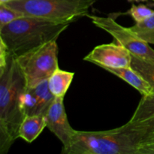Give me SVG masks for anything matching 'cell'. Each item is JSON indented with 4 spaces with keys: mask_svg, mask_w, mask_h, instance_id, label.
<instances>
[{
    "mask_svg": "<svg viewBox=\"0 0 154 154\" xmlns=\"http://www.w3.org/2000/svg\"><path fill=\"white\" fill-rule=\"evenodd\" d=\"M126 14L132 17L135 23H139L151 17L154 14V10L144 5L132 4Z\"/></svg>",
    "mask_w": 154,
    "mask_h": 154,
    "instance_id": "2e32d148",
    "label": "cell"
},
{
    "mask_svg": "<svg viewBox=\"0 0 154 154\" xmlns=\"http://www.w3.org/2000/svg\"><path fill=\"white\" fill-rule=\"evenodd\" d=\"M148 0H128L129 2H147ZM154 1V0H152Z\"/></svg>",
    "mask_w": 154,
    "mask_h": 154,
    "instance_id": "44dd1931",
    "label": "cell"
},
{
    "mask_svg": "<svg viewBox=\"0 0 154 154\" xmlns=\"http://www.w3.org/2000/svg\"><path fill=\"white\" fill-rule=\"evenodd\" d=\"M132 68L147 81L154 92V59L143 58L132 54Z\"/></svg>",
    "mask_w": 154,
    "mask_h": 154,
    "instance_id": "4fadbf2b",
    "label": "cell"
},
{
    "mask_svg": "<svg viewBox=\"0 0 154 154\" xmlns=\"http://www.w3.org/2000/svg\"><path fill=\"white\" fill-rule=\"evenodd\" d=\"M75 73L67 71L57 69L48 78V87L55 97H63L66 96L72 81Z\"/></svg>",
    "mask_w": 154,
    "mask_h": 154,
    "instance_id": "7c38bea8",
    "label": "cell"
},
{
    "mask_svg": "<svg viewBox=\"0 0 154 154\" xmlns=\"http://www.w3.org/2000/svg\"><path fill=\"white\" fill-rule=\"evenodd\" d=\"M130 29L141 40L154 45V14L141 22L135 23Z\"/></svg>",
    "mask_w": 154,
    "mask_h": 154,
    "instance_id": "9a60e30c",
    "label": "cell"
},
{
    "mask_svg": "<svg viewBox=\"0 0 154 154\" xmlns=\"http://www.w3.org/2000/svg\"><path fill=\"white\" fill-rule=\"evenodd\" d=\"M153 2H154V1H153Z\"/></svg>",
    "mask_w": 154,
    "mask_h": 154,
    "instance_id": "603a6c76",
    "label": "cell"
},
{
    "mask_svg": "<svg viewBox=\"0 0 154 154\" xmlns=\"http://www.w3.org/2000/svg\"><path fill=\"white\" fill-rule=\"evenodd\" d=\"M9 55L10 54L5 44L0 40V69H3L5 66Z\"/></svg>",
    "mask_w": 154,
    "mask_h": 154,
    "instance_id": "ac0fdd59",
    "label": "cell"
},
{
    "mask_svg": "<svg viewBox=\"0 0 154 154\" xmlns=\"http://www.w3.org/2000/svg\"><path fill=\"white\" fill-rule=\"evenodd\" d=\"M26 81L14 56L0 69V154H5L16 139L25 117L21 108V96Z\"/></svg>",
    "mask_w": 154,
    "mask_h": 154,
    "instance_id": "6da1fadb",
    "label": "cell"
},
{
    "mask_svg": "<svg viewBox=\"0 0 154 154\" xmlns=\"http://www.w3.org/2000/svg\"><path fill=\"white\" fill-rule=\"evenodd\" d=\"M92 23L111 35L117 43L126 48L132 54L143 58L154 59V50L148 43L141 40L129 28L119 24L111 16L99 17L89 14Z\"/></svg>",
    "mask_w": 154,
    "mask_h": 154,
    "instance_id": "8992f818",
    "label": "cell"
},
{
    "mask_svg": "<svg viewBox=\"0 0 154 154\" xmlns=\"http://www.w3.org/2000/svg\"><path fill=\"white\" fill-rule=\"evenodd\" d=\"M63 100V97H55L45 118L47 127L61 141L63 147H66L71 143L76 130L69 123Z\"/></svg>",
    "mask_w": 154,
    "mask_h": 154,
    "instance_id": "ba28073f",
    "label": "cell"
},
{
    "mask_svg": "<svg viewBox=\"0 0 154 154\" xmlns=\"http://www.w3.org/2000/svg\"><path fill=\"white\" fill-rule=\"evenodd\" d=\"M127 123L142 136L143 141L154 134V92L142 96Z\"/></svg>",
    "mask_w": 154,
    "mask_h": 154,
    "instance_id": "9c48e42d",
    "label": "cell"
},
{
    "mask_svg": "<svg viewBox=\"0 0 154 154\" xmlns=\"http://www.w3.org/2000/svg\"><path fill=\"white\" fill-rule=\"evenodd\" d=\"M138 154H154V144H141Z\"/></svg>",
    "mask_w": 154,
    "mask_h": 154,
    "instance_id": "d6986e66",
    "label": "cell"
},
{
    "mask_svg": "<svg viewBox=\"0 0 154 154\" xmlns=\"http://www.w3.org/2000/svg\"><path fill=\"white\" fill-rule=\"evenodd\" d=\"M24 15L5 4H0V28L22 17Z\"/></svg>",
    "mask_w": 154,
    "mask_h": 154,
    "instance_id": "e0dca14e",
    "label": "cell"
},
{
    "mask_svg": "<svg viewBox=\"0 0 154 154\" xmlns=\"http://www.w3.org/2000/svg\"><path fill=\"white\" fill-rule=\"evenodd\" d=\"M99 0H14L7 6L24 16L69 23L87 17L90 8Z\"/></svg>",
    "mask_w": 154,
    "mask_h": 154,
    "instance_id": "277c9868",
    "label": "cell"
},
{
    "mask_svg": "<svg viewBox=\"0 0 154 154\" xmlns=\"http://www.w3.org/2000/svg\"><path fill=\"white\" fill-rule=\"evenodd\" d=\"M38 102L39 114L45 116L52 104L55 96L48 87V81H44L34 87H30Z\"/></svg>",
    "mask_w": 154,
    "mask_h": 154,
    "instance_id": "5bb4252c",
    "label": "cell"
},
{
    "mask_svg": "<svg viewBox=\"0 0 154 154\" xmlns=\"http://www.w3.org/2000/svg\"><path fill=\"white\" fill-rule=\"evenodd\" d=\"M103 69L126 81L127 84L138 90L142 96L149 94L153 92L151 87L147 83V81L132 67L118 68V69L104 68Z\"/></svg>",
    "mask_w": 154,
    "mask_h": 154,
    "instance_id": "30bf717a",
    "label": "cell"
},
{
    "mask_svg": "<svg viewBox=\"0 0 154 154\" xmlns=\"http://www.w3.org/2000/svg\"><path fill=\"white\" fill-rule=\"evenodd\" d=\"M143 142L139 133L123 126L109 130L75 131L69 146L63 147L64 154H138Z\"/></svg>",
    "mask_w": 154,
    "mask_h": 154,
    "instance_id": "7a4b0ae2",
    "label": "cell"
},
{
    "mask_svg": "<svg viewBox=\"0 0 154 154\" xmlns=\"http://www.w3.org/2000/svg\"><path fill=\"white\" fill-rule=\"evenodd\" d=\"M69 26V23L23 16L0 28V40L5 44L9 54L17 57L57 40Z\"/></svg>",
    "mask_w": 154,
    "mask_h": 154,
    "instance_id": "3957f363",
    "label": "cell"
},
{
    "mask_svg": "<svg viewBox=\"0 0 154 154\" xmlns=\"http://www.w3.org/2000/svg\"><path fill=\"white\" fill-rule=\"evenodd\" d=\"M45 127L47 125L45 116H26L20 126L19 138L31 144L40 135Z\"/></svg>",
    "mask_w": 154,
    "mask_h": 154,
    "instance_id": "8fae6325",
    "label": "cell"
},
{
    "mask_svg": "<svg viewBox=\"0 0 154 154\" xmlns=\"http://www.w3.org/2000/svg\"><path fill=\"white\" fill-rule=\"evenodd\" d=\"M26 87H34L48 81L59 68L57 40L51 41L15 57Z\"/></svg>",
    "mask_w": 154,
    "mask_h": 154,
    "instance_id": "5b68a950",
    "label": "cell"
},
{
    "mask_svg": "<svg viewBox=\"0 0 154 154\" xmlns=\"http://www.w3.org/2000/svg\"><path fill=\"white\" fill-rule=\"evenodd\" d=\"M142 144H154V134L150 135L149 137H147V138L143 141Z\"/></svg>",
    "mask_w": 154,
    "mask_h": 154,
    "instance_id": "ffe728a7",
    "label": "cell"
},
{
    "mask_svg": "<svg viewBox=\"0 0 154 154\" xmlns=\"http://www.w3.org/2000/svg\"><path fill=\"white\" fill-rule=\"evenodd\" d=\"M101 68L132 67V54L120 44H104L94 49L84 58Z\"/></svg>",
    "mask_w": 154,
    "mask_h": 154,
    "instance_id": "52a82bcc",
    "label": "cell"
},
{
    "mask_svg": "<svg viewBox=\"0 0 154 154\" xmlns=\"http://www.w3.org/2000/svg\"><path fill=\"white\" fill-rule=\"evenodd\" d=\"M12 1H14V0H0V4H6V3Z\"/></svg>",
    "mask_w": 154,
    "mask_h": 154,
    "instance_id": "7402d4cb",
    "label": "cell"
}]
</instances>
